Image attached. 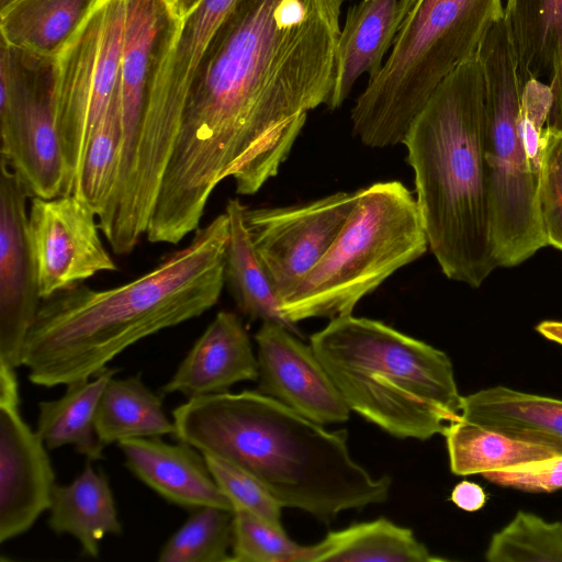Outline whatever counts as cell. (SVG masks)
<instances>
[{
	"label": "cell",
	"mask_w": 562,
	"mask_h": 562,
	"mask_svg": "<svg viewBox=\"0 0 562 562\" xmlns=\"http://www.w3.org/2000/svg\"><path fill=\"white\" fill-rule=\"evenodd\" d=\"M338 0H240L192 80L149 228L179 243L215 188L250 195L276 177L307 112L328 105L340 33Z\"/></svg>",
	"instance_id": "6da1fadb"
},
{
	"label": "cell",
	"mask_w": 562,
	"mask_h": 562,
	"mask_svg": "<svg viewBox=\"0 0 562 562\" xmlns=\"http://www.w3.org/2000/svg\"><path fill=\"white\" fill-rule=\"evenodd\" d=\"M228 236L224 212L133 281L78 284L43 300L22 358L30 381L54 387L91 379L132 345L212 308L225 285Z\"/></svg>",
	"instance_id": "7a4b0ae2"
},
{
	"label": "cell",
	"mask_w": 562,
	"mask_h": 562,
	"mask_svg": "<svg viewBox=\"0 0 562 562\" xmlns=\"http://www.w3.org/2000/svg\"><path fill=\"white\" fill-rule=\"evenodd\" d=\"M171 416L176 439L244 469L282 508L329 522L389 497L391 477L353 459L346 430H328L259 391L188 398Z\"/></svg>",
	"instance_id": "3957f363"
},
{
	"label": "cell",
	"mask_w": 562,
	"mask_h": 562,
	"mask_svg": "<svg viewBox=\"0 0 562 562\" xmlns=\"http://www.w3.org/2000/svg\"><path fill=\"white\" fill-rule=\"evenodd\" d=\"M484 122L476 55L443 79L403 140L428 247L447 278L471 286L498 267Z\"/></svg>",
	"instance_id": "277c9868"
},
{
	"label": "cell",
	"mask_w": 562,
	"mask_h": 562,
	"mask_svg": "<svg viewBox=\"0 0 562 562\" xmlns=\"http://www.w3.org/2000/svg\"><path fill=\"white\" fill-rule=\"evenodd\" d=\"M310 345L351 412L396 438L427 440L460 415L450 358L375 319L335 317Z\"/></svg>",
	"instance_id": "5b68a950"
},
{
	"label": "cell",
	"mask_w": 562,
	"mask_h": 562,
	"mask_svg": "<svg viewBox=\"0 0 562 562\" xmlns=\"http://www.w3.org/2000/svg\"><path fill=\"white\" fill-rule=\"evenodd\" d=\"M477 58L496 259L498 267H514L548 246L540 186L551 90L536 79L522 83L505 16L485 35Z\"/></svg>",
	"instance_id": "8992f818"
},
{
	"label": "cell",
	"mask_w": 562,
	"mask_h": 562,
	"mask_svg": "<svg viewBox=\"0 0 562 562\" xmlns=\"http://www.w3.org/2000/svg\"><path fill=\"white\" fill-rule=\"evenodd\" d=\"M504 14L501 0H413L390 56L351 110L353 134L373 148L403 143L437 87L477 55Z\"/></svg>",
	"instance_id": "52a82bcc"
},
{
	"label": "cell",
	"mask_w": 562,
	"mask_h": 562,
	"mask_svg": "<svg viewBox=\"0 0 562 562\" xmlns=\"http://www.w3.org/2000/svg\"><path fill=\"white\" fill-rule=\"evenodd\" d=\"M416 199L398 181L358 190L356 205L319 262L281 301L296 324L351 314L359 301L428 249Z\"/></svg>",
	"instance_id": "ba28073f"
},
{
	"label": "cell",
	"mask_w": 562,
	"mask_h": 562,
	"mask_svg": "<svg viewBox=\"0 0 562 562\" xmlns=\"http://www.w3.org/2000/svg\"><path fill=\"white\" fill-rule=\"evenodd\" d=\"M57 57L8 45L0 49L1 157L30 198L68 193L56 122Z\"/></svg>",
	"instance_id": "9c48e42d"
},
{
	"label": "cell",
	"mask_w": 562,
	"mask_h": 562,
	"mask_svg": "<svg viewBox=\"0 0 562 562\" xmlns=\"http://www.w3.org/2000/svg\"><path fill=\"white\" fill-rule=\"evenodd\" d=\"M124 18L125 0H99L57 56L56 122L69 194L89 137L119 86Z\"/></svg>",
	"instance_id": "30bf717a"
},
{
	"label": "cell",
	"mask_w": 562,
	"mask_h": 562,
	"mask_svg": "<svg viewBox=\"0 0 562 562\" xmlns=\"http://www.w3.org/2000/svg\"><path fill=\"white\" fill-rule=\"evenodd\" d=\"M240 0H201L181 19L155 76L139 145L128 171L140 187L158 186L170 160L196 68L214 34Z\"/></svg>",
	"instance_id": "8fae6325"
},
{
	"label": "cell",
	"mask_w": 562,
	"mask_h": 562,
	"mask_svg": "<svg viewBox=\"0 0 562 562\" xmlns=\"http://www.w3.org/2000/svg\"><path fill=\"white\" fill-rule=\"evenodd\" d=\"M357 199L358 191H341L301 205L245 209L251 241L281 301L325 256Z\"/></svg>",
	"instance_id": "7c38bea8"
},
{
	"label": "cell",
	"mask_w": 562,
	"mask_h": 562,
	"mask_svg": "<svg viewBox=\"0 0 562 562\" xmlns=\"http://www.w3.org/2000/svg\"><path fill=\"white\" fill-rule=\"evenodd\" d=\"M97 218V212L75 194L31 198L29 235L43 300L117 269Z\"/></svg>",
	"instance_id": "4fadbf2b"
},
{
	"label": "cell",
	"mask_w": 562,
	"mask_h": 562,
	"mask_svg": "<svg viewBox=\"0 0 562 562\" xmlns=\"http://www.w3.org/2000/svg\"><path fill=\"white\" fill-rule=\"evenodd\" d=\"M55 472L47 448L22 418L16 374L0 378V542L16 538L48 510Z\"/></svg>",
	"instance_id": "5bb4252c"
},
{
	"label": "cell",
	"mask_w": 562,
	"mask_h": 562,
	"mask_svg": "<svg viewBox=\"0 0 562 562\" xmlns=\"http://www.w3.org/2000/svg\"><path fill=\"white\" fill-rule=\"evenodd\" d=\"M29 194L0 159V363L22 366L27 335L42 304L29 235Z\"/></svg>",
	"instance_id": "9a60e30c"
},
{
	"label": "cell",
	"mask_w": 562,
	"mask_h": 562,
	"mask_svg": "<svg viewBox=\"0 0 562 562\" xmlns=\"http://www.w3.org/2000/svg\"><path fill=\"white\" fill-rule=\"evenodd\" d=\"M180 22L172 0H125L120 66L123 133L115 183L133 164L151 86Z\"/></svg>",
	"instance_id": "2e32d148"
},
{
	"label": "cell",
	"mask_w": 562,
	"mask_h": 562,
	"mask_svg": "<svg viewBox=\"0 0 562 562\" xmlns=\"http://www.w3.org/2000/svg\"><path fill=\"white\" fill-rule=\"evenodd\" d=\"M255 340L257 391L321 425L349 419L350 408L311 345L274 322H262Z\"/></svg>",
	"instance_id": "e0dca14e"
},
{
	"label": "cell",
	"mask_w": 562,
	"mask_h": 562,
	"mask_svg": "<svg viewBox=\"0 0 562 562\" xmlns=\"http://www.w3.org/2000/svg\"><path fill=\"white\" fill-rule=\"evenodd\" d=\"M117 446L124 454L125 467L168 503L191 510L204 506L234 510L203 453L190 443L139 437L121 440Z\"/></svg>",
	"instance_id": "ac0fdd59"
},
{
	"label": "cell",
	"mask_w": 562,
	"mask_h": 562,
	"mask_svg": "<svg viewBox=\"0 0 562 562\" xmlns=\"http://www.w3.org/2000/svg\"><path fill=\"white\" fill-rule=\"evenodd\" d=\"M258 360L237 314L218 312L183 358L160 394L187 398L227 392L234 384L257 381Z\"/></svg>",
	"instance_id": "d6986e66"
},
{
	"label": "cell",
	"mask_w": 562,
	"mask_h": 562,
	"mask_svg": "<svg viewBox=\"0 0 562 562\" xmlns=\"http://www.w3.org/2000/svg\"><path fill=\"white\" fill-rule=\"evenodd\" d=\"M413 0H362L348 11L336 52L335 85L328 108H339L358 78H373L393 45Z\"/></svg>",
	"instance_id": "ffe728a7"
},
{
	"label": "cell",
	"mask_w": 562,
	"mask_h": 562,
	"mask_svg": "<svg viewBox=\"0 0 562 562\" xmlns=\"http://www.w3.org/2000/svg\"><path fill=\"white\" fill-rule=\"evenodd\" d=\"M442 436L450 470L460 476L562 453V439L552 435L477 424L460 416L446 426Z\"/></svg>",
	"instance_id": "44dd1931"
},
{
	"label": "cell",
	"mask_w": 562,
	"mask_h": 562,
	"mask_svg": "<svg viewBox=\"0 0 562 562\" xmlns=\"http://www.w3.org/2000/svg\"><path fill=\"white\" fill-rule=\"evenodd\" d=\"M48 512L50 530L74 537L87 558L97 559L104 537L123 531L109 479L90 462L69 484H56Z\"/></svg>",
	"instance_id": "7402d4cb"
},
{
	"label": "cell",
	"mask_w": 562,
	"mask_h": 562,
	"mask_svg": "<svg viewBox=\"0 0 562 562\" xmlns=\"http://www.w3.org/2000/svg\"><path fill=\"white\" fill-rule=\"evenodd\" d=\"M245 209L238 199H231L225 207L229 224L225 285L244 315L262 322L279 323L302 337L296 324L290 322L281 310V300L246 227Z\"/></svg>",
	"instance_id": "603a6c76"
},
{
	"label": "cell",
	"mask_w": 562,
	"mask_h": 562,
	"mask_svg": "<svg viewBox=\"0 0 562 562\" xmlns=\"http://www.w3.org/2000/svg\"><path fill=\"white\" fill-rule=\"evenodd\" d=\"M413 530L386 518L352 524L306 546L302 562H434Z\"/></svg>",
	"instance_id": "cb8c5ba5"
},
{
	"label": "cell",
	"mask_w": 562,
	"mask_h": 562,
	"mask_svg": "<svg viewBox=\"0 0 562 562\" xmlns=\"http://www.w3.org/2000/svg\"><path fill=\"white\" fill-rule=\"evenodd\" d=\"M99 0H16L0 11L1 40L45 57H57Z\"/></svg>",
	"instance_id": "d4e9b609"
},
{
	"label": "cell",
	"mask_w": 562,
	"mask_h": 562,
	"mask_svg": "<svg viewBox=\"0 0 562 562\" xmlns=\"http://www.w3.org/2000/svg\"><path fill=\"white\" fill-rule=\"evenodd\" d=\"M120 370L105 368L92 380L68 383L57 400L38 403L36 431L49 450L71 445L89 461L103 458L105 448L95 432V415L102 392Z\"/></svg>",
	"instance_id": "484cf974"
},
{
	"label": "cell",
	"mask_w": 562,
	"mask_h": 562,
	"mask_svg": "<svg viewBox=\"0 0 562 562\" xmlns=\"http://www.w3.org/2000/svg\"><path fill=\"white\" fill-rule=\"evenodd\" d=\"M504 12L522 83L549 85L562 57V0H507Z\"/></svg>",
	"instance_id": "4316f807"
},
{
	"label": "cell",
	"mask_w": 562,
	"mask_h": 562,
	"mask_svg": "<svg viewBox=\"0 0 562 562\" xmlns=\"http://www.w3.org/2000/svg\"><path fill=\"white\" fill-rule=\"evenodd\" d=\"M162 394L147 387L140 373L112 376L99 401L95 432L104 446L139 437L175 436L176 427L162 408Z\"/></svg>",
	"instance_id": "83f0119b"
},
{
	"label": "cell",
	"mask_w": 562,
	"mask_h": 562,
	"mask_svg": "<svg viewBox=\"0 0 562 562\" xmlns=\"http://www.w3.org/2000/svg\"><path fill=\"white\" fill-rule=\"evenodd\" d=\"M459 416L477 424L539 431L562 439V400L506 386L462 396Z\"/></svg>",
	"instance_id": "f1b7e54d"
},
{
	"label": "cell",
	"mask_w": 562,
	"mask_h": 562,
	"mask_svg": "<svg viewBox=\"0 0 562 562\" xmlns=\"http://www.w3.org/2000/svg\"><path fill=\"white\" fill-rule=\"evenodd\" d=\"M120 81L117 89L87 143L72 194L85 200L99 215L115 183L122 145Z\"/></svg>",
	"instance_id": "f546056e"
},
{
	"label": "cell",
	"mask_w": 562,
	"mask_h": 562,
	"mask_svg": "<svg viewBox=\"0 0 562 562\" xmlns=\"http://www.w3.org/2000/svg\"><path fill=\"white\" fill-rule=\"evenodd\" d=\"M233 510L204 506L192 509L188 519L161 547L159 562H231Z\"/></svg>",
	"instance_id": "4dcf8cb0"
},
{
	"label": "cell",
	"mask_w": 562,
	"mask_h": 562,
	"mask_svg": "<svg viewBox=\"0 0 562 562\" xmlns=\"http://www.w3.org/2000/svg\"><path fill=\"white\" fill-rule=\"evenodd\" d=\"M485 558L490 562H562V522L519 510L492 536Z\"/></svg>",
	"instance_id": "1f68e13d"
},
{
	"label": "cell",
	"mask_w": 562,
	"mask_h": 562,
	"mask_svg": "<svg viewBox=\"0 0 562 562\" xmlns=\"http://www.w3.org/2000/svg\"><path fill=\"white\" fill-rule=\"evenodd\" d=\"M306 546L252 513L234 508L231 562H302Z\"/></svg>",
	"instance_id": "d6a6232c"
},
{
	"label": "cell",
	"mask_w": 562,
	"mask_h": 562,
	"mask_svg": "<svg viewBox=\"0 0 562 562\" xmlns=\"http://www.w3.org/2000/svg\"><path fill=\"white\" fill-rule=\"evenodd\" d=\"M203 456L213 477L234 508L246 509L277 527H282L281 505L255 476L218 457Z\"/></svg>",
	"instance_id": "836d02e7"
},
{
	"label": "cell",
	"mask_w": 562,
	"mask_h": 562,
	"mask_svg": "<svg viewBox=\"0 0 562 562\" xmlns=\"http://www.w3.org/2000/svg\"><path fill=\"white\" fill-rule=\"evenodd\" d=\"M540 213L547 244L562 250V134L546 128Z\"/></svg>",
	"instance_id": "e575fe53"
},
{
	"label": "cell",
	"mask_w": 562,
	"mask_h": 562,
	"mask_svg": "<svg viewBox=\"0 0 562 562\" xmlns=\"http://www.w3.org/2000/svg\"><path fill=\"white\" fill-rule=\"evenodd\" d=\"M487 481L529 493H551L562 488V453L488 471Z\"/></svg>",
	"instance_id": "d590c367"
},
{
	"label": "cell",
	"mask_w": 562,
	"mask_h": 562,
	"mask_svg": "<svg viewBox=\"0 0 562 562\" xmlns=\"http://www.w3.org/2000/svg\"><path fill=\"white\" fill-rule=\"evenodd\" d=\"M487 496L483 487L474 482L458 483L450 495V501L460 509L476 512L486 503Z\"/></svg>",
	"instance_id": "8d00e7d4"
},
{
	"label": "cell",
	"mask_w": 562,
	"mask_h": 562,
	"mask_svg": "<svg viewBox=\"0 0 562 562\" xmlns=\"http://www.w3.org/2000/svg\"><path fill=\"white\" fill-rule=\"evenodd\" d=\"M549 86L551 90V105L547 120V130L551 133L562 134V57Z\"/></svg>",
	"instance_id": "74e56055"
},
{
	"label": "cell",
	"mask_w": 562,
	"mask_h": 562,
	"mask_svg": "<svg viewBox=\"0 0 562 562\" xmlns=\"http://www.w3.org/2000/svg\"><path fill=\"white\" fill-rule=\"evenodd\" d=\"M536 330L548 340L562 346V322L544 321L536 326Z\"/></svg>",
	"instance_id": "f35d334b"
},
{
	"label": "cell",
	"mask_w": 562,
	"mask_h": 562,
	"mask_svg": "<svg viewBox=\"0 0 562 562\" xmlns=\"http://www.w3.org/2000/svg\"><path fill=\"white\" fill-rule=\"evenodd\" d=\"M201 0H172L173 7L178 15L182 19L187 15Z\"/></svg>",
	"instance_id": "ab89813d"
},
{
	"label": "cell",
	"mask_w": 562,
	"mask_h": 562,
	"mask_svg": "<svg viewBox=\"0 0 562 562\" xmlns=\"http://www.w3.org/2000/svg\"><path fill=\"white\" fill-rule=\"evenodd\" d=\"M16 0H0V11L15 2Z\"/></svg>",
	"instance_id": "60d3db41"
},
{
	"label": "cell",
	"mask_w": 562,
	"mask_h": 562,
	"mask_svg": "<svg viewBox=\"0 0 562 562\" xmlns=\"http://www.w3.org/2000/svg\"><path fill=\"white\" fill-rule=\"evenodd\" d=\"M340 3H342L345 0H338Z\"/></svg>",
	"instance_id": "b9f144b4"
}]
</instances>
